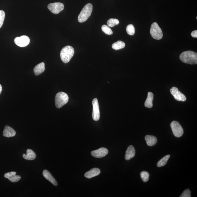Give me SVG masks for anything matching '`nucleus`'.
Masks as SVG:
<instances>
[{
  "label": "nucleus",
  "mask_w": 197,
  "mask_h": 197,
  "mask_svg": "<svg viewBox=\"0 0 197 197\" xmlns=\"http://www.w3.org/2000/svg\"><path fill=\"white\" fill-rule=\"evenodd\" d=\"M191 35L193 37L197 38V30H195L191 33Z\"/></svg>",
  "instance_id": "c85d7f7f"
},
{
  "label": "nucleus",
  "mask_w": 197,
  "mask_h": 197,
  "mask_svg": "<svg viewBox=\"0 0 197 197\" xmlns=\"http://www.w3.org/2000/svg\"><path fill=\"white\" fill-rule=\"evenodd\" d=\"M127 34L130 35H133L135 32L134 26L132 24H130L127 27Z\"/></svg>",
  "instance_id": "393cba45"
},
{
  "label": "nucleus",
  "mask_w": 197,
  "mask_h": 197,
  "mask_svg": "<svg viewBox=\"0 0 197 197\" xmlns=\"http://www.w3.org/2000/svg\"><path fill=\"white\" fill-rule=\"evenodd\" d=\"M92 104L93 105L92 118L95 121H98L99 120L100 114L99 105H98L97 98H94L92 101Z\"/></svg>",
  "instance_id": "6e6552de"
},
{
  "label": "nucleus",
  "mask_w": 197,
  "mask_h": 197,
  "mask_svg": "<svg viewBox=\"0 0 197 197\" xmlns=\"http://www.w3.org/2000/svg\"><path fill=\"white\" fill-rule=\"evenodd\" d=\"M69 97L67 94L64 92H59L58 93L55 97V102L56 108H61L68 102Z\"/></svg>",
  "instance_id": "20e7f679"
},
{
  "label": "nucleus",
  "mask_w": 197,
  "mask_h": 197,
  "mask_svg": "<svg viewBox=\"0 0 197 197\" xmlns=\"http://www.w3.org/2000/svg\"><path fill=\"white\" fill-rule=\"evenodd\" d=\"M16 172H9L5 174L4 177L8 179L11 182H17L21 179V177L20 175H16Z\"/></svg>",
  "instance_id": "f8f14e48"
},
{
  "label": "nucleus",
  "mask_w": 197,
  "mask_h": 197,
  "mask_svg": "<svg viewBox=\"0 0 197 197\" xmlns=\"http://www.w3.org/2000/svg\"><path fill=\"white\" fill-rule=\"evenodd\" d=\"M140 175L141 179L143 182H147L149 177V173L146 171H142L141 172Z\"/></svg>",
  "instance_id": "a878e982"
},
{
  "label": "nucleus",
  "mask_w": 197,
  "mask_h": 197,
  "mask_svg": "<svg viewBox=\"0 0 197 197\" xmlns=\"http://www.w3.org/2000/svg\"><path fill=\"white\" fill-rule=\"evenodd\" d=\"M93 6L91 3L86 4L83 8L78 17V20L80 23L85 22L89 18L92 11Z\"/></svg>",
  "instance_id": "7ed1b4c3"
},
{
  "label": "nucleus",
  "mask_w": 197,
  "mask_h": 197,
  "mask_svg": "<svg viewBox=\"0 0 197 197\" xmlns=\"http://www.w3.org/2000/svg\"><path fill=\"white\" fill-rule=\"evenodd\" d=\"M191 192L189 189H186L183 192L180 197H191Z\"/></svg>",
  "instance_id": "cd10ccee"
},
{
  "label": "nucleus",
  "mask_w": 197,
  "mask_h": 197,
  "mask_svg": "<svg viewBox=\"0 0 197 197\" xmlns=\"http://www.w3.org/2000/svg\"><path fill=\"white\" fill-rule=\"evenodd\" d=\"M119 23V20L117 19L111 18L107 21V24L110 27H113L115 26L118 25Z\"/></svg>",
  "instance_id": "5701e85b"
},
{
  "label": "nucleus",
  "mask_w": 197,
  "mask_h": 197,
  "mask_svg": "<svg viewBox=\"0 0 197 197\" xmlns=\"http://www.w3.org/2000/svg\"><path fill=\"white\" fill-rule=\"evenodd\" d=\"M145 139L147 144L150 146H154L156 144L157 142L156 137L153 136L147 135L145 136Z\"/></svg>",
  "instance_id": "f3484780"
},
{
  "label": "nucleus",
  "mask_w": 197,
  "mask_h": 197,
  "mask_svg": "<svg viewBox=\"0 0 197 197\" xmlns=\"http://www.w3.org/2000/svg\"><path fill=\"white\" fill-rule=\"evenodd\" d=\"M75 51L71 46H67L62 49L60 52V58L64 63H67L70 61L73 56Z\"/></svg>",
  "instance_id": "f03ea898"
},
{
  "label": "nucleus",
  "mask_w": 197,
  "mask_h": 197,
  "mask_svg": "<svg viewBox=\"0 0 197 197\" xmlns=\"http://www.w3.org/2000/svg\"><path fill=\"white\" fill-rule=\"evenodd\" d=\"M136 151L133 146H129L128 147L125 155L126 160H129L135 156Z\"/></svg>",
  "instance_id": "4468645a"
},
{
  "label": "nucleus",
  "mask_w": 197,
  "mask_h": 197,
  "mask_svg": "<svg viewBox=\"0 0 197 197\" xmlns=\"http://www.w3.org/2000/svg\"><path fill=\"white\" fill-rule=\"evenodd\" d=\"M173 133L176 137H180L184 133V130L179 122L173 121L170 124Z\"/></svg>",
  "instance_id": "423d86ee"
},
{
  "label": "nucleus",
  "mask_w": 197,
  "mask_h": 197,
  "mask_svg": "<svg viewBox=\"0 0 197 197\" xmlns=\"http://www.w3.org/2000/svg\"><path fill=\"white\" fill-rule=\"evenodd\" d=\"M5 17V12L3 10H0V28H1L3 25Z\"/></svg>",
  "instance_id": "bb28decb"
},
{
  "label": "nucleus",
  "mask_w": 197,
  "mask_h": 197,
  "mask_svg": "<svg viewBox=\"0 0 197 197\" xmlns=\"http://www.w3.org/2000/svg\"><path fill=\"white\" fill-rule=\"evenodd\" d=\"M154 98V95L152 92H149L146 101L145 103V106L146 108H151L153 107V101Z\"/></svg>",
  "instance_id": "6ab92c4d"
},
{
  "label": "nucleus",
  "mask_w": 197,
  "mask_h": 197,
  "mask_svg": "<svg viewBox=\"0 0 197 197\" xmlns=\"http://www.w3.org/2000/svg\"><path fill=\"white\" fill-rule=\"evenodd\" d=\"M125 44L122 41H119L116 42L112 45V48L115 50H120L123 49L125 47Z\"/></svg>",
  "instance_id": "412c9836"
},
{
  "label": "nucleus",
  "mask_w": 197,
  "mask_h": 197,
  "mask_svg": "<svg viewBox=\"0 0 197 197\" xmlns=\"http://www.w3.org/2000/svg\"><path fill=\"white\" fill-rule=\"evenodd\" d=\"M181 61L189 64H197V53L192 51L183 52L180 56Z\"/></svg>",
  "instance_id": "f257e3e1"
},
{
  "label": "nucleus",
  "mask_w": 197,
  "mask_h": 197,
  "mask_svg": "<svg viewBox=\"0 0 197 197\" xmlns=\"http://www.w3.org/2000/svg\"><path fill=\"white\" fill-rule=\"evenodd\" d=\"M48 8L52 13L58 14L64 10V5L61 3L55 2L50 3L48 5Z\"/></svg>",
  "instance_id": "0eeeda50"
},
{
  "label": "nucleus",
  "mask_w": 197,
  "mask_h": 197,
  "mask_svg": "<svg viewBox=\"0 0 197 197\" xmlns=\"http://www.w3.org/2000/svg\"><path fill=\"white\" fill-rule=\"evenodd\" d=\"M43 175L44 177L47 180L50 181L55 186L58 185V183H57L56 179L53 177L52 174L49 171L45 169L43 172Z\"/></svg>",
  "instance_id": "2eb2a0df"
},
{
  "label": "nucleus",
  "mask_w": 197,
  "mask_h": 197,
  "mask_svg": "<svg viewBox=\"0 0 197 197\" xmlns=\"http://www.w3.org/2000/svg\"><path fill=\"white\" fill-rule=\"evenodd\" d=\"M14 42L17 46L24 47L28 45L30 42V39L27 36H22L15 38Z\"/></svg>",
  "instance_id": "1a4fd4ad"
},
{
  "label": "nucleus",
  "mask_w": 197,
  "mask_h": 197,
  "mask_svg": "<svg viewBox=\"0 0 197 197\" xmlns=\"http://www.w3.org/2000/svg\"><path fill=\"white\" fill-rule=\"evenodd\" d=\"M150 33L153 39L160 40L163 37V33L158 24L154 22L152 24L150 28Z\"/></svg>",
  "instance_id": "39448f33"
},
{
  "label": "nucleus",
  "mask_w": 197,
  "mask_h": 197,
  "mask_svg": "<svg viewBox=\"0 0 197 197\" xmlns=\"http://www.w3.org/2000/svg\"><path fill=\"white\" fill-rule=\"evenodd\" d=\"M101 173V170L98 168H94L91 169L85 174V177L88 179H91L93 177L97 176Z\"/></svg>",
  "instance_id": "dca6fc26"
},
{
  "label": "nucleus",
  "mask_w": 197,
  "mask_h": 197,
  "mask_svg": "<svg viewBox=\"0 0 197 197\" xmlns=\"http://www.w3.org/2000/svg\"><path fill=\"white\" fill-rule=\"evenodd\" d=\"M171 94L174 96L176 100L179 101H185L186 97L184 95L179 91V89L176 87H173L170 89Z\"/></svg>",
  "instance_id": "9d476101"
},
{
  "label": "nucleus",
  "mask_w": 197,
  "mask_h": 197,
  "mask_svg": "<svg viewBox=\"0 0 197 197\" xmlns=\"http://www.w3.org/2000/svg\"><path fill=\"white\" fill-rule=\"evenodd\" d=\"M14 130L9 126H5L3 131V136L5 137L9 138L13 137L16 135Z\"/></svg>",
  "instance_id": "ddd939ff"
},
{
  "label": "nucleus",
  "mask_w": 197,
  "mask_h": 197,
  "mask_svg": "<svg viewBox=\"0 0 197 197\" xmlns=\"http://www.w3.org/2000/svg\"><path fill=\"white\" fill-rule=\"evenodd\" d=\"M45 70V64L44 63H41L36 66L34 69V71L35 75L38 76L42 73Z\"/></svg>",
  "instance_id": "aec40b11"
},
{
  "label": "nucleus",
  "mask_w": 197,
  "mask_h": 197,
  "mask_svg": "<svg viewBox=\"0 0 197 197\" xmlns=\"http://www.w3.org/2000/svg\"><path fill=\"white\" fill-rule=\"evenodd\" d=\"M108 150L105 148H101L98 150L92 151L91 154L92 156L97 158H102L108 154Z\"/></svg>",
  "instance_id": "9b49d317"
},
{
  "label": "nucleus",
  "mask_w": 197,
  "mask_h": 197,
  "mask_svg": "<svg viewBox=\"0 0 197 197\" xmlns=\"http://www.w3.org/2000/svg\"><path fill=\"white\" fill-rule=\"evenodd\" d=\"M2 86L1 85V84H0V94H1V93L2 92Z\"/></svg>",
  "instance_id": "c756f323"
},
{
  "label": "nucleus",
  "mask_w": 197,
  "mask_h": 197,
  "mask_svg": "<svg viewBox=\"0 0 197 197\" xmlns=\"http://www.w3.org/2000/svg\"><path fill=\"white\" fill-rule=\"evenodd\" d=\"M102 29L104 33L108 35H112L113 34V31L108 26L103 25L102 26Z\"/></svg>",
  "instance_id": "b1692460"
},
{
  "label": "nucleus",
  "mask_w": 197,
  "mask_h": 197,
  "mask_svg": "<svg viewBox=\"0 0 197 197\" xmlns=\"http://www.w3.org/2000/svg\"><path fill=\"white\" fill-rule=\"evenodd\" d=\"M22 156L24 159L28 160H34L36 158V154L30 149H27V155L23 154Z\"/></svg>",
  "instance_id": "a211bd4d"
},
{
  "label": "nucleus",
  "mask_w": 197,
  "mask_h": 197,
  "mask_svg": "<svg viewBox=\"0 0 197 197\" xmlns=\"http://www.w3.org/2000/svg\"><path fill=\"white\" fill-rule=\"evenodd\" d=\"M170 155H167L162 158L157 163V166L158 167H163L167 164V161L170 158Z\"/></svg>",
  "instance_id": "4be33fe9"
}]
</instances>
